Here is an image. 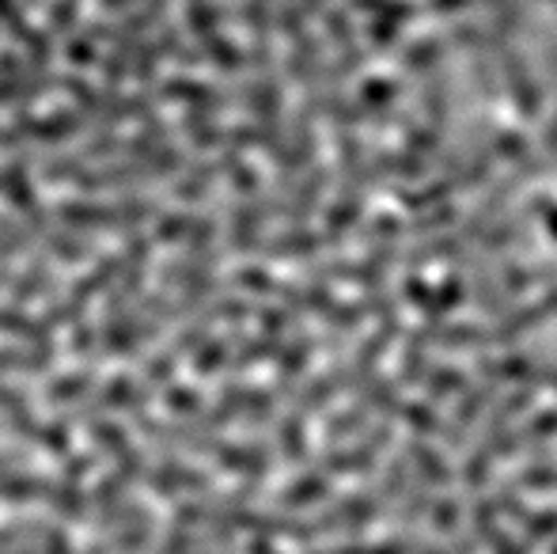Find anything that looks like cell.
I'll list each match as a JSON object with an SVG mask.
<instances>
[{
  "instance_id": "obj_1",
  "label": "cell",
  "mask_w": 557,
  "mask_h": 554,
  "mask_svg": "<svg viewBox=\"0 0 557 554\" xmlns=\"http://www.w3.org/2000/svg\"><path fill=\"white\" fill-rule=\"evenodd\" d=\"M224 0H0V554H265Z\"/></svg>"
}]
</instances>
